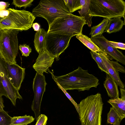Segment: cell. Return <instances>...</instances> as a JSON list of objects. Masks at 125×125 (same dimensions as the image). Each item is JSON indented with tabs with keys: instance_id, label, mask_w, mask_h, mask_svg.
I'll list each match as a JSON object with an SVG mask.
<instances>
[{
	"instance_id": "6da1fadb",
	"label": "cell",
	"mask_w": 125,
	"mask_h": 125,
	"mask_svg": "<svg viewBox=\"0 0 125 125\" xmlns=\"http://www.w3.org/2000/svg\"><path fill=\"white\" fill-rule=\"evenodd\" d=\"M49 72L53 79L64 90H77L79 91L89 90L92 87L96 88L100 84L99 80L94 75L89 74L87 70L80 67L65 75L56 76L53 72Z\"/></svg>"
},
{
	"instance_id": "7a4b0ae2",
	"label": "cell",
	"mask_w": 125,
	"mask_h": 125,
	"mask_svg": "<svg viewBox=\"0 0 125 125\" xmlns=\"http://www.w3.org/2000/svg\"><path fill=\"white\" fill-rule=\"evenodd\" d=\"M103 104L99 93L83 99L78 104L81 125H101Z\"/></svg>"
},
{
	"instance_id": "3957f363",
	"label": "cell",
	"mask_w": 125,
	"mask_h": 125,
	"mask_svg": "<svg viewBox=\"0 0 125 125\" xmlns=\"http://www.w3.org/2000/svg\"><path fill=\"white\" fill-rule=\"evenodd\" d=\"M90 15L108 19L116 17L125 19V2L123 0H90Z\"/></svg>"
},
{
	"instance_id": "277c9868",
	"label": "cell",
	"mask_w": 125,
	"mask_h": 125,
	"mask_svg": "<svg viewBox=\"0 0 125 125\" xmlns=\"http://www.w3.org/2000/svg\"><path fill=\"white\" fill-rule=\"evenodd\" d=\"M86 24L85 21L82 17L70 13L55 19L49 26L47 33L73 36L82 33L83 27Z\"/></svg>"
},
{
	"instance_id": "5b68a950",
	"label": "cell",
	"mask_w": 125,
	"mask_h": 125,
	"mask_svg": "<svg viewBox=\"0 0 125 125\" xmlns=\"http://www.w3.org/2000/svg\"><path fill=\"white\" fill-rule=\"evenodd\" d=\"M8 16L0 20V30H15L19 31L28 30L32 26L36 17L31 12L13 8L7 9Z\"/></svg>"
},
{
	"instance_id": "8992f818",
	"label": "cell",
	"mask_w": 125,
	"mask_h": 125,
	"mask_svg": "<svg viewBox=\"0 0 125 125\" xmlns=\"http://www.w3.org/2000/svg\"><path fill=\"white\" fill-rule=\"evenodd\" d=\"M35 17H40L47 21L49 26L56 19L70 13L63 0H41L32 10Z\"/></svg>"
},
{
	"instance_id": "52a82bcc",
	"label": "cell",
	"mask_w": 125,
	"mask_h": 125,
	"mask_svg": "<svg viewBox=\"0 0 125 125\" xmlns=\"http://www.w3.org/2000/svg\"><path fill=\"white\" fill-rule=\"evenodd\" d=\"M19 32L15 30H0V55L6 62L10 63H17Z\"/></svg>"
},
{
	"instance_id": "ba28073f",
	"label": "cell",
	"mask_w": 125,
	"mask_h": 125,
	"mask_svg": "<svg viewBox=\"0 0 125 125\" xmlns=\"http://www.w3.org/2000/svg\"><path fill=\"white\" fill-rule=\"evenodd\" d=\"M73 36L54 33H47L45 41L44 47L47 51L54 56L56 61L59 56L69 45Z\"/></svg>"
},
{
	"instance_id": "9c48e42d",
	"label": "cell",
	"mask_w": 125,
	"mask_h": 125,
	"mask_svg": "<svg viewBox=\"0 0 125 125\" xmlns=\"http://www.w3.org/2000/svg\"><path fill=\"white\" fill-rule=\"evenodd\" d=\"M47 83L44 75L36 73L33 84L34 96L31 106L36 120L40 115V107L43 95Z\"/></svg>"
},
{
	"instance_id": "30bf717a",
	"label": "cell",
	"mask_w": 125,
	"mask_h": 125,
	"mask_svg": "<svg viewBox=\"0 0 125 125\" xmlns=\"http://www.w3.org/2000/svg\"><path fill=\"white\" fill-rule=\"evenodd\" d=\"M0 79L6 92L7 98L15 106L17 99H22L19 90L15 88L10 81L8 76L6 62L0 55Z\"/></svg>"
},
{
	"instance_id": "8fae6325",
	"label": "cell",
	"mask_w": 125,
	"mask_h": 125,
	"mask_svg": "<svg viewBox=\"0 0 125 125\" xmlns=\"http://www.w3.org/2000/svg\"><path fill=\"white\" fill-rule=\"evenodd\" d=\"M91 40L105 53L110 58L115 60L124 65L125 64V56L117 49L112 46L108 40L102 34L91 38Z\"/></svg>"
},
{
	"instance_id": "7c38bea8",
	"label": "cell",
	"mask_w": 125,
	"mask_h": 125,
	"mask_svg": "<svg viewBox=\"0 0 125 125\" xmlns=\"http://www.w3.org/2000/svg\"><path fill=\"white\" fill-rule=\"evenodd\" d=\"M6 62L8 78L14 87L19 91L24 78L25 68L16 63Z\"/></svg>"
},
{
	"instance_id": "4fadbf2b",
	"label": "cell",
	"mask_w": 125,
	"mask_h": 125,
	"mask_svg": "<svg viewBox=\"0 0 125 125\" xmlns=\"http://www.w3.org/2000/svg\"><path fill=\"white\" fill-rule=\"evenodd\" d=\"M55 58L44 48L39 54L33 67L36 73L39 74H43L44 72L47 73V71L52 66Z\"/></svg>"
},
{
	"instance_id": "5bb4252c",
	"label": "cell",
	"mask_w": 125,
	"mask_h": 125,
	"mask_svg": "<svg viewBox=\"0 0 125 125\" xmlns=\"http://www.w3.org/2000/svg\"><path fill=\"white\" fill-rule=\"evenodd\" d=\"M97 52L104 62L108 74L116 82L120 88L125 89V85L120 78L119 72L114 68L110 62L111 59L102 50Z\"/></svg>"
},
{
	"instance_id": "9a60e30c",
	"label": "cell",
	"mask_w": 125,
	"mask_h": 125,
	"mask_svg": "<svg viewBox=\"0 0 125 125\" xmlns=\"http://www.w3.org/2000/svg\"><path fill=\"white\" fill-rule=\"evenodd\" d=\"M104 85L111 99L119 98L118 85L115 81L107 74H106Z\"/></svg>"
},
{
	"instance_id": "2e32d148",
	"label": "cell",
	"mask_w": 125,
	"mask_h": 125,
	"mask_svg": "<svg viewBox=\"0 0 125 125\" xmlns=\"http://www.w3.org/2000/svg\"><path fill=\"white\" fill-rule=\"evenodd\" d=\"M121 17H116L108 19L109 21L105 32L111 34L119 31L125 25V21Z\"/></svg>"
},
{
	"instance_id": "e0dca14e",
	"label": "cell",
	"mask_w": 125,
	"mask_h": 125,
	"mask_svg": "<svg viewBox=\"0 0 125 125\" xmlns=\"http://www.w3.org/2000/svg\"><path fill=\"white\" fill-rule=\"evenodd\" d=\"M47 33L43 28H40L36 32L34 41L36 50L39 54L44 49L45 37Z\"/></svg>"
},
{
	"instance_id": "ac0fdd59",
	"label": "cell",
	"mask_w": 125,
	"mask_h": 125,
	"mask_svg": "<svg viewBox=\"0 0 125 125\" xmlns=\"http://www.w3.org/2000/svg\"><path fill=\"white\" fill-rule=\"evenodd\" d=\"M107 102L109 103L117 112L122 120L125 117V100L119 98L109 99Z\"/></svg>"
},
{
	"instance_id": "d6986e66",
	"label": "cell",
	"mask_w": 125,
	"mask_h": 125,
	"mask_svg": "<svg viewBox=\"0 0 125 125\" xmlns=\"http://www.w3.org/2000/svg\"><path fill=\"white\" fill-rule=\"evenodd\" d=\"M76 37L91 51L97 52L101 50L86 35L81 33L76 35Z\"/></svg>"
},
{
	"instance_id": "ffe728a7",
	"label": "cell",
	"mask_w": 125,
	"mask_h": 125,
	"mask_svg": "<svg viewBox=\"0 0 125 125\" xmlns=\"http://www.w3.org/2000/svg\"><path fill=\"white\" fill-rule=\"evenodd\" d=\"M108 21V19L104 18L99 24L92 27L89 34L91 36V38L102 34L106 28Z\"/></svg>"
},
{
	"instance_id": "44dd1931",
	"label": "cell",
	"mask_w": 125,
	"mask_h": 125,
	"mask_svg": "<svg viewBox=\"0 0 125 125\" xmlns=\"http://www.w3.org/2000/svg\"><path fill=\"white\" fill-rule=\"evenodd\" d=\"M86 0H63L69 12L71 13L81 9Z\"/></svg>"
},
{
	"instance_id": "7402d4cb",
	"label": "cell",
	"mask_w": 125,
	"mask_h": 125,
	"mask_svg": "<svg viewBox=\"0 0 125 125\" xmlns=\"http://www.w3.org/2000/svg\"><path fill=\"white\" fill-rule=\"evenodd\" d=\"M90 0H86L85 4L83 6L81 10L78 11L81 16L85 21L86 24L91 27L92 24V17L90 15L89 6Z\"/></svg>"
},
{
	"instance_id": "603a6c76",
	"label": "cell",
	"mask_w": 125,
	"mask_h": 125,
	"mask_svg": "<svg viewBox=\"0 0 125 125\" xmlns=\"http://www.w3.org/2000/svg\"><path fill=\"white\" fill-rule=\"evenodd\" d=\"M34 120V117L29 115L14 116L12 118L10 125H27L33 122Z\"/></svg>"
},
{
	"instance_id": "cb8c5ba5",
	"label": "cell",
	"mask_w": 125,
	"mask_h": 125,
	"mask_svg": "<svg viewBox=\"0 0 125 125\" xmlns=\"http://www.w3.org/2000/svg\"><path fill=\"white\" fill-rule=\"evenodd\" d=\"M90 53L92 58L96 62L99 68L102 71L108 74L105 66L104 62L97 52H94L92 51Z\"/></svg>"
},
{
	"instance_id": "d4e9b609",
	"label": "cell",
	"mask_w": 125,
	"mask_h": 125,
	"mask_svg": "<svg viewBox=\"0 0 125 125\" xmlns=\"http://www.w3.org/2000/svg\"><path fill=\"white\" fill-rule=\"evenodd\" d=\"M107 123L114 125L119 121H122L117 112L112 107H111L107 114Z\"/></svg>"
},
{
	"instance_id": "484cf974",
	"label": "cell",
	"mask_w": 125,
	"mask_h": 125,
	"mask_svg": "<svg viewBox=\"0 0 125 125\" xmlns=\"http://www.w3.org/2000/svg\"><path fill=\"white\" fill-rule=\"evenodd\" d=\"M12 118L4 110L0 111V125H10Z\"/></svg>"
},
{
	"instance_id": "4316f807",
	"label": "cell",
	"mask_w": 125,
	"mask_h": 125,
	"mask_svg": "<svg viewBox=\"0 0 125 125\" xmlns=\"http://www.w3.org/2000/svg\"><path fill=\"white\" fill-rule=\"evenodd\" d=\"M33 0H13L12 4L14 5L15 7L21 8L24 7L26 8L27 7H30L32 5V3Z\"/></svg>"
},
{
	"instance_id": "83f0119b",
	"label": "cell",
	"mask_w": 125,
	"mask_h": 125,
	"mask_svg": "<svg viewBox=\"0 0 125 125\" xmlns=\"http://www.w3.org/2000/svg\"><path fill=\"white\" fill-rule=\"evenodd\" d=\"M19 48L22 54V56L27 57L29 56L32 51L31 47L26 44H20L19 46Z\"/></svg>"
},
{
	"instance_id": "f1b7e54d",
	"label": "cell",
	"mask_w": 125,
	"mask_h": 125,
	"mask_svg": "<svg viewBox=\"0 0 125 125\" xmlns=\"http://www.w3.org/2000/svg\"><path fill=\"white\" fill-rule=\"evenodd\" d=\"M48 120L47 116L44 114H41L38 118L35 125H46Z\"/></svg>"
},
{
	"instance_id": "f546056e",
	"label": "cell",
	"mask_w": 125,
	"mask_h": 125,
	"mask_svg": "<svg viewBox=\"0 0 125 125\" xmlns=\"http://www.w3.org/2000/svg\"><path fill=\"white\" fill-rule=\"evenodd\" d=\"M57 84V85L58 86L59 88L61 89L62 91L65 94V95L68 98V99L70 100V101L74 105V106H75L78 113V104L77 103L75 102V101L73 99V98H72L71 96L66 91L64 90L58 84V83L56 82H55Z\"/></svg>"
},
{
	"instance_id": "4dcf8cb0",
	"label": "cell",
	"mask_w": 125,
	"mask_h": 125,
	"mask_svg": "<svg viewBox=\"0 0 125 125\" xmlns=\"http://www.w3.org/2000/svg\"><path fill=\"white\" fill-rule=\"evenodd\" d=\"M108 42L110 45L114 48L117 49L118 48L123 50L125 49V44L124 43L108 40Z\"/></svg>"
},
{
	"instance_id": "1f68e13d",
	"label": "cell",
	"mask_w": 125,
	"mask_h": 125,
	"mask_svg": "<svg viewBox=\"0 0 125 125\" xmlns=\"http://www.w3.org/2000/svg\"><path fill=\"white\" fill-rule=\"evenodd\" d=\"M110 62L114 68L118 72L125 73L124 67L119 64L117 62L112 61L110 60Z\"/></svg>"
},
{
	"instance_id": "d6a6232c",
	"label": "cell",
	"mask_w": 125,
	"mask_h": 125,
	"mask_svg": "<svg viewBox=\"0 0 125 125\" xmlns=\"http://www.w3.org/2000/svg\"><path fill=\"white\" fill-rule=\"evenodd\" d=\"M10 5L8 2L0 1V10H7V8L9 7Z\"/></svg>"
},
{
	"instance_id": "836d02e7",
	"label": "cell",
	"mask_w": 125,
	"mask_h": 125,
	"mask_svg": "<svg viewBox=\"0 0 125 125\" xmlns=\"http://www.w3.org/2000/svg\"><path fill=\"white\" fill-rule=\"evenodd\" d=\"M9 13V11L8 9L0 10V20L8 16Z\"/></svg>"
},
{
	"instance_id": "e575fe53",
	"label": "cell",
	"mask_w": 125,
	"mask_h": 125,
	"mask_svg": "<svg viewBox=\"0 0 125 125\" xmlns=\"http://www.w3.org/2000/svg\"><path fill=\"white\" fill-rule=\"evenodd\" d=\"M0 95L4 96L7 98V96L0 79Z\"/></svg>"
},
{
	"instance_id": "d590c367",
	"label": "cell",
	"mask_w": 125,
	"mask_h": 125,
	"mask_svg": "<svg viewBox=\"0 0 125 125\" xmlns=\"http://www.w3.org/2000/svg\"><path fill=\"white\" fill-rule=\"evenodd\" d=\"M32 26L34 31H39L40 29V25L37 22L33 23Z\"/></svg>"
},
{
	"instance_id": "8d00e7d4",
	"label": "cell",
	"mask_w": 125,
	"mask_h": 125,
	"mask_svg": "<svg viewBox=\"0 0 125 125\" xmlns=\"http://www.w3.org/2000/svg\"><path fill=\"white\" fill-rule=\"evenodd\" d=\"M2 97V96L0 95V111L3 110V108L4 107Z\"/></svg>"
},
{
	"instance_id": "74e56055",
	"label": "cell",
	"mask_w": 125,
	"mask_h": 125,
	"mask_svg": "<svg viewBox=\"0 0 125 125\" xmlns=\"http://www.w3.org/2000/svg\"><path fill=\"white\" fill-rule=\"evenodd\" d=\"M120 91L121 94V98L125 100V89L120 88Z\"/></svg>"
},
{
	"instance_id": "f35d334b",
	"label": "cell",
	"mask_w": 125,
	"mask_h": 125,
	"mask_svg": "<svg viewBox=\"0 0 125 125\" xmlns=\"http://www.w3.org/2000/svg\"><path fill=\"white\" fill-rule=\"evenodd\" d=\"M121 121H119L117 122L114 125H120V124Z\"/></svg>"
}]
</instances>
